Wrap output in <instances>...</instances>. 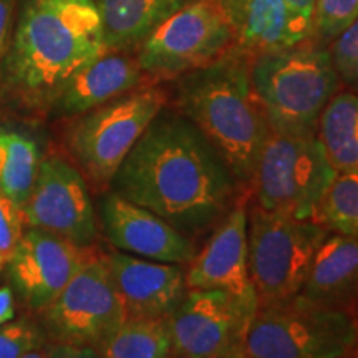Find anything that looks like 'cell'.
Masks as SVG:
<instances>
[{
	"label": "cell",
	"instance_id": "obj_34",
	"mask_svg": "<svg viewBox=\"0 0 358 358\" xmlns=\"http://www.w3.org/2000/svg\"><path fill=\"white\" fill-rule=\"evenodd\" d=\"M216 358H249V357H248V353L244 352V348L241 347V348H236V350H231V352L224 353V355L216 357Z\"/></svg>",
	"mask_w": 358,
	"mask_h": 358
},
{
	"label": "cell",
	"instance_id": "obj_22",
	"mask_svg": "<svg viewBox=\"0 0 358 358\" xmlns=\"http://www.w3.org/2000/svg\"><path fill=\"white\" fill-rule=\"evenodd\" d=\"M42 158V151L34 136L0 124V194L24 209Z\"/></svg>",
	"mask_w": 358,
	"mask_h": 358
},
{
	"label": "cell",
	"instance_id": "obj_33",
	"mask_svg": "<svg viewBox=\"0 0 358 358\" xmlns=\"http://www.w3.org/2000/svg\"><path fill=\"white\" fill-rule=\"evenodd\" d=\"M22 358H47V353H45V345L32 348V350L27 352Z\"/></svg>",
	"mask_w": 358,
	"mask_h": 358
},
{
	"label": "cell",
	"instance_id": "obj_7",
	"mask_svg": "<svg viewBox=\"0 0 358 358\" xmlns=\"http://www.w3.org/2000/svg\"><path fill=\"white\" fill-rule=\"evenodd\" d=\"M329 229L317 221L249 211V272L259 306H279L301 292L308 268Z\"/></svg>",
	"mask_w": 358,
	"mask_h": 358
},
{
	"label": "cell",
	"instance_id": "obj_28",
	"mask_svg": "<svg viewBox=\"0 0 358 358\" xmlns=\"http://www.w3.org/2000/svg\"><path fill=\"white\" fill-rule=\"evenodd\" d=\"M27 229L24 209L0 194V261L8 262Z\"/></svg>",
	"mask_w": 358,
	"mask_h": 358
},
{
	"label": "cell",
	"instance_id": "obj_29",
	"mask_svg": "<svg viewBox=\"0 0 358 358\" xmlns=\"http://www.w3.org/2000/svg\"><path fill=\"white\" fill-rule=\"evenodd\" d=\"M19 0H0V66L10 43Z\"/></svg>",
	"mask_w": 358,
	"mask_h": 358
},
{
	"label": "cell",
	"instance_id": "obj_4",
	"mask_svg": "<svg viewBox=\"0 0 358 358\" xmlns=\"http://www.w3.org/2000/svg\"><path fill=\"white\" fill-rule=\"evenodd\" d=\"M250 82L272 133L317 136L322 111L340 78L329 47L312 38L250 60Z\"/></svg>",
	"mask_w": 358,
	"mask_h": 358
},
{
	"label": "cell",
	"instance_id": "obj_25",
	"mask_svg": "<svg viewBox=\"0 0 358 358\" xmlns=\"http://www.w3.org/2000/svg\"><path fill=\"white\" fill-rule=\"evenodd\" d=\"M357 19L358 0H315L310 38L329 47Z\"/></svg>",
	"mask_w": 358,
	"mask_h": 358
},
{
	"label": "cell",
	"instance_id": "obj_37",
	"mask_svg": "<svg viewBox=\"0 0 358 358\" xmlns=\"http://www.w3.org/2000/svg\"><path fill=\"white\" fill-rule=\"evenodd\" d=\"M0 264H3V262H2V261H0ZM3 266H6V264H3Z\"/></svg>",
	"mask_w": 358,
	"mask_h": 358
},
{
	"label": "cell",
	"instance_id": "obj_1",
	"mask_svg": "<svg viewBox=\"0 0 358 358\" xmlns=\"http://www.w3.org/2000/svg\"><path fill=\"white\" fill-rule=\"evenodd\" d=\"M239 185L199 128L176 108L164 106L110 187L192 239L216 227L231 211Z\"/></svg>",
	"mask_w": 358,
	"mask_h": 358
},
{
	"label": "cell",
	"instance_id": "obj_17",
	"mask_svg": "<svg viewBox=\"0 0 358 358\" xmlns=\"http://www.w3.org/2000/svg\"><path fill=\"white\" fill-rule=\"evenodd\" d=\"M231 27L234 47L250 57L306 42L312 20L285 0H216Z\"/></svg>",
	"mask_w": 358,
	"mask_h": 358
},
{
	"label": "cell",
	"instance_id": "obj_5",
	"mask_svg": "<svg viewBox=\"0 0 358 358\" xmlns=\"http://www.w3.org/2000/svg\"><path fill=\"white\" fill-rule=\"evenodd\" d=\"M168 103L166 90L158 83H146L70 118L64 133L70 161L90 185L110 187L124 158Z\"/></svg>",
	"mask_w": 358,
	"mask_h": 358
},
{
	"label": "cell",
	"instance_id": "obj_10",
	"mask_svg": "<svg viewBox=\"0 0 358 358\" xmlns=\"http://www.w3.org/2000/svg\"><path fill=\"white\" fill-rule=\"evenodd\" d=\"M50 342L100 348L127 320L103 254L92 250L60 295L40 313Z\"/></svg>",
	"mask_w": 358,
	"mask_h": 358
},
{
	"label": "cell",
	"instance_id": "obj_6",
	"mask_svg": "<svg viewBox=\"0 0 358 358\" xmlns=\"http://www.w3.org/2000/svg\"><path fill=\"white\" fill-rule=\"evenodd\" d=\"M358 347V325L348 312L299 299L259 306L245 330L249 358H348Z\"/></svg>",
	"mask_w": 358,
	"mask_h": 358
},
{
	"label": "cell",
	"instance_id": "obj_35",
	"mask_svg": "<svg viewBox=\"0 0 358 358\" xmlns=\"http://www.w3.org/2000/svg\"><path fill=\"white\" fill-rule=\"evenodd\" d=\"M348 358H358V352H357V353H355V352H353V353H352V355H350V357H348Z\"/></svg>",
	"mask_w": 358,
	"mask_h": 358
},
{
	"label": "cell",
	"instance_id": "obj_9",
	"mask_svg": "<svg viewBox=\"0 0 358 358\" xmlns=\"http://www.w3.org/2000/svg\"><path fill=\"white\" fill-rule=\"evenodd\" d=\"M232 45L231 27L216 0H194L161 22L134 55L151 82H173L217 60Z\"/></svg>",
	"mask_w": 358,
	"mask_h": 358
},
{
	"label": "cell",
	"instance_id": "obj_19",
	"mask_svg": "<svg viewBox=\"0 0 358 358\" xmlns=\"http://www.w3.org/2000/svg\"><path fill=\"white\" fill-rule=\"evenodd\" d=\"M295 299L352 315L358 307V239L329 232Z\"/></svg>",
	"mask_w": 358,
	"mask_h": 358
},
{
	"label": "cell",
	"instance_id": "obj_21",
	"mask_svg": "<svg viewBox=\"0 0 358 358\" xmlns=\"http://www.w3.org/2000/svg\"><path fill=\"white\" fill-rule=\"evenodd\" d=\"M317 138L337 173H358V95L337 93L322 111Z\"/></svg>",
	"mask_w": 358,
	"mask_h": 358
},
{
	"label": "cell",
	"instance_id": "obj_14",
	"mask_svg": "<svg viewBox=\"0 0 358 358\" xmlns=\"http://www.w3.org/2000/svg\"><path fill=\"white\" fill-rule=\"evenodd\" d=\"M249 211L237 201L224 216L204 248L187 264V289L226 290L257 308L259 301L249 272Z\"/></svg>",
	"mask_w": 358,
	"mask_h": 358
},
{
	"label": "cell",
	"instance_id": "obj_23",
	"mask_svg": "<svg viewBox=\"0 0 358 358\" xmlns=\"http://www.w3.org/2000/svg\"><path fill=\"white\" fill-rule=\"evenodd\" d=\"M101 358H173L166 319H127L98 348Z\"/></svg>",
	"mask_w": 358,
	"mask_h": 358
},
{
	"label": "cell",
	"instance_id": "obj_16",
	"mask_svg": "<svg viewBox=\"0 0 358 358\" xmlns=\"http://www.w3.org/2000/svg\"><path fill=\"white\" fill-rule=\"evenodd\" d=\"M127 319H168L185 297L186 271L124 252L103 254Z\"/></svg>",
	"mask_w": 358,
	"mask_h": 358
},
{
	"label": "cell",
	"instance_id": "obj_15",
	"mask_svg": "<svg viewBox=\"0 0 358 358\" xmlns=\"http://www.w3.org/2000/svg\"><path fill=\"white\" fill-rule=\"evenodd\" d=\"M100 222L106 239L124 254L179 266H187L198 254L189 236L115 191L101 198Z\"/></svg>",
	"mask_w": 358,
	"mask_h": 358
},
{
	"label": "cell",
	"instance_id": "obj_18",
	"mask_svg": "<svg viewBox=\"0 0 358 358\" xmlns=\"http://www.w3.org/2000/svg\"><path fill=\"white\" fill-rule=\"evenodd\" d=\"M146 83L155 82L146 77L134 53L106 50L66 82L48 116L75 118Z\"/></svg>",
	"mask_w": 358,
	"mask_h": 358
},
{
	"label": "cell",
	"instance_id": "obj_36",
	"mask_svg": "<svg viewBox=\"0 0 358 358\" xmlns=\"http://www.w3.org/2000/svg\"><path fill=\"white\" fill-rule=\"evenodd\" d=\"M3 268H6V266H3V264H0V272H2Z\"/></svg>",
	"mask_w": 358,
	"mask_h": 358
},
{
	"label": "cell",
	"instance_id": "obj_2",
	"mask_svg": "<svg viewBox=\"0 0 358 358\" xmlns=\"http://www.w3.org/2000/svg\"><path fill=\"white\" fill-rule=\"evenodd\" d=\"M0 66V106L48 116L66 82L105 53V34L93 0H19Z\"/></svg>",
	"mask_w": 358,
	"mask_h": 358
},
{
	"label": "cell",
	"instance_id": "obj_26",
	"mask_svg": "<svg viewBox=\"0 0 358 358\" xmlns=\"http://www.w3.org/2000/svg\"><path fill=\"white\" fill-rule=\"evenodd\" d=\"M340 82L358 90V19L329 45Z\"/></svg>",
	"mask_w": 358,
	"mask_h": 358
},
{
	"label": "cell",
	"instance_id": "obj_24",
	"mask_svg": "<svg viewBox=\"0 0 358 358\" xmlns=\"http://www.w3.org/2000/svg\"><path fill=\"white\" fill-rule=\"evenodd\" d=\"M330 232L358 239V173H337L315 219Z\"/></svg>",
	"mask_w": 358,
	"mask_h": 358
},
{
	"label": "cell",
	"instance_id": "obj_12",
	"mask_svg": "<svg viewBox=\"0 0 358 358\" xmlns=\"http://www.w3.org/2000/svg\"><path fill=\"white\" fill-rule=\"evenodd\" d=\"M257 308L219 289H187L168 317L173 358H216L243 347Z\"/></svg>",
	"mask_w": 358,
	"mask_h": 358
},
{
	"label": "cell",
	"instance_id": "obj_20",
	"mask_svg": "<svg viewBox=\"0 0 358 358\" xmlns=\"http://www.w3.org/2000/svg\"><path fill=\"white\" fill-rule=\"evenodd\" d=\"M93 2L100 12L106 48L134 53L161 22L194 0H93Z\"/></svg>",
	"mask_w": 358,
	"mask_h": 358
},
{
	"label": "cell",
	"instance_id": "obj_32",
	"mask_svg": "<svg viewBox=\"0 0 358 358\" xmlns=\"http://www.w3.org/2000/svg\"><path fill=\"white\" fill-rule=\"evenodd\" d=\"M290 7L295 8L299 13H302L303 17L312 20L313 15V7H315V0H285Z\"/></svg>",
	"mask_w": 358,
	"mask_h": 358
},
{
	"label": "cell",
	"instance_id": "obj_8",
	"mask_svg": "<svg viewBox=\"0 0 358 358\" xmlns=\"http://www.w3.org/2000/svg\"><path fill=\"white\" fill-rule=\"evenodd\" d=\"M337 171L317 136L272 133L259 156L256 206L299 221H313Z\"/></svg>",
	"mask_w": 358,
	"mask_h": 358
},
{
	"label": "cell",
	"instance_id": "obj_11",
	"mask_svg": "<svg viewBox=\"0 0 358 358\" xmlns=\"http://www.w3.org/2000/svg\"><path fill=\"white\" fill-rule=\"evenodd\" d=\"M24 217L27 227L52 232L80 248H92L98 236L87 179L69 158L53 151L42 158Z\"/></svg>",
	"mask_w": 358,
	"mask_h": 358
},
{
	"label": "cell",
	"instance_id": "obj_3",
	"mask_svg": "<svg viewBox=\"0 0 358 358\" xmlns=\"http://www.w3.org/2000/svg\"><path fill=\"white\" fill-rule=\"evenodd\" d=\"M252 57L232 47L209 65L173 80V101L213 143L237 181L252 182L271 134L250 82Z\"/></svg>",
	"mask_w": 358,
	"mask_h": 358
},
{
	"label": "cell",
	"instance_id": "obj_31",
	"mask_svg": "<svg viewBox=\"0 0 358 358\" xmlns=\"http://www.w3.org/2000/svg\"><path fill=\"white\" fill-rule=\"evenodd\" d=\"M15 317V299L10 285L0 287V327Z\"/></svg>",
	"mask_w": 358,
	"mask_h": 358
},
{
	"label": "cell",
	"instance_id": "obj_27",
	"mask_svg": "<svg viewBox=\"0 0 358 358\" xmlns=\"http://www.w3.org/2000/svg\"><path fill=\"white\" fill-rule=\"evenodd\" d=\"M40 345H43L42 334L32 322L22 319L0 327V358H22Z\"/></svg>",
	"mask_w": 358,
	"mask_h": 358
},
{
	"label": "cell",
	"instance_id": "obj_13",
	"mask_svg": "<svg viewBox=\"0 0 358 358\" xmlns=\"http://www.w3.org/2000/svg\"><path fill=\"white\" fill-rule=\"evenodd\" d=\"M92 248L27 227L6 267L15 292L32 312L42 313L80 271Z\"/></svg>",
	"mask_w": 358,
	"mask_h": 358
},
{
	"label": "cell",
	"instance_id": "obj_30",
	"mask_svg": "<svg viewBox=\"0 0 358 358\" xmlns=\"http://www.w3.org/2000/svg\"><path fill=\"white\" fill-rule=\"evenodd\" d=\"M45 353L47 358H101L96 348L65 342L45 343Z\"/></svg>",
	"mask_w": 358,
	"mask_h": 358
}]
</instances>
